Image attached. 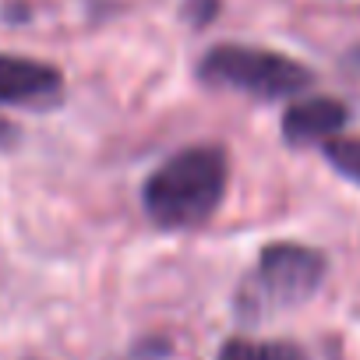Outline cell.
Returning a JSON list of instances; mask_svg holds the SVG:
<instances>
[{"label": "cell", "mask_w": 360, "mask_h": 360, "mask_svg": "<svg viewBox=\"0 0 360 360\" xmlns=\"http://www.w3.org/2000/svg\"><path fill=\"white\" fill-rule=\"evenodd\" d=\"M216 360H311L297 342L272 339V342H255V339H230L216 353Z\"/></svg>", "instance_id": "8992f818"}, {"label": "cell", "mask_w": 360, "mask_h": 360, "mask_svg": "<svg viewBox=\"0 0 360 360\" xmlns=\"http://www.w3.org/2000/svg\"><path fill=\"white\" fill-rule=\"evenodd\" d=\"M198 78L212 89L244 92L255 99H286L304 92L314 75L286 53L244 46V43H219L198 60Z\"/></svg>", "instance_id": "7a4b0ae2"}, {"label": "cell", "mask_w": 360, "mask_h": 360, "mask_svg": "<svg viewBox=\"0 0 360 360\" xmlns=\"http://www.w3.org/2000/svg\"><path fill=\"white\" fill-rule=\"evenodd\" d=\"M349 120L346 103L332 99V96H314V99H300L283 113V138L290 145H314V141H328L332 134H339Z\"/></svg>", "instance_id": "5b68a950"}, {"label": "cell", "mask_w": 360, "mask_h": 360, "mask_svg": "<svg viewBox=\"0 0 360 360\" xmlns=\"http://www.w3.org/2000/svg\"><path fill=\"white\" fill-rule=\"evenodd\" d=\"M325 255L304 244H265L258 255L255 276H248L240 290V314L258 318L269 311L297 307L314 297V290L325 279Z\"/></svg>", "instance_id": "3957f363"}, {"label": "cell", "mask_w": 360, "mask_h": 360, "mask_svg": "<svg viewBox=\"0 0 360 360\" xmlns=\"http://www.w3.org/2000/svg\"><path fill=\"white\" fill-rule=\"evenodd\" d=\"M11 138H15V127H11V124H8L4 117H0V145H8Z\"/></svg>", "instance_id": "9c48e42d"}, {"label": "cell", "mask_w": 360, "mask_h": 360, "mask_svg": "<svg viewBox=\"0 0 360 360\" xmlns=\"http://www.w3.org/2000/svg\"><path fill=\"white\" fill-rule=\"evenodd\" d=\"M64 99V75L53 64L0 53V103L50 110Z\"/></svg>", "instance_id": "277c9868"}, {"label": "cell", "mask_w": 360, "mask_h": 360, "mask_svg": "<svg viewBox=\"0 0 360 360\" xmlns=\"http://www.w3.org/2000/svg\"><path fill=\"white\" fill-rule=\"evenodd\" d=\"M216 15H219V0H184V18L198 29L209 25Z\"/></svg>", "instance_id": "ba28073f"}, {"label": "cell", "mask_w": 360, "mask_h": 360, "mask_svg": "<svg viewBox=\"0 0 360 360\" xmlns=\"http://www.w3.org/2000/svg\"><path fill=\"white\" fill-rule=\"evenodd\" d=\"M356 60H360V50H356Z\"/></svg>", "instance_id": "30bf717a"}, {"label": "cell", "mask_w": 360, "mask_h": 360, "mask_svg": "<svg viewBox=\"0 0 360 360\" xmlns=\"http://www.w3.org/2000/svg\"><path fill=\"white\" fill-rule=\"evenodd\" d=\"M230 184L219 145H191L169 155L141 188V209L159 230H195L212 219Z\"/></svg>", "instance_id": "6da1fadb"}, {"label": "cell", "mask_w": 360, "mask_h": 360, "mask_svg": "<svg viewBox=\"0 0 360 360\" xmlns=\"http://www.w3.org/2000/svg\"><path fill=\"white\" fill-rule=\"evenodd\" d=\"M325 159L332 162L335 173H342L353 184H360V138H328Z\"/></svg>", "instance_id": "52a82bcc"}]
</instances>
